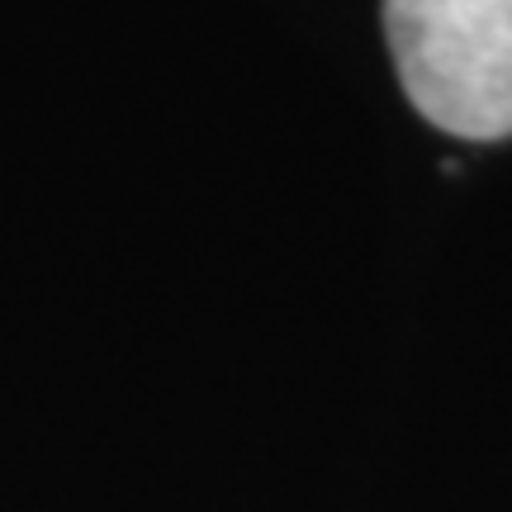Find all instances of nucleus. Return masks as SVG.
I'll return each mask as SVG.
<instances>
[{
  "mask_svg": "<svg viewBox=\"0 0 512 512\" xmlns=\"http://www.w3.org/2000/svg\"><path fill=\"white\" fill-rule=\"evenodd\" d=\"M413 110L475 143L512 133V0H384Z\"/></svg>",
  "mask_w": 512,
  "mask_h": 512,
  "instance_id": "f257e3e1",
  "label": "nucleus"
}]
</instances>
